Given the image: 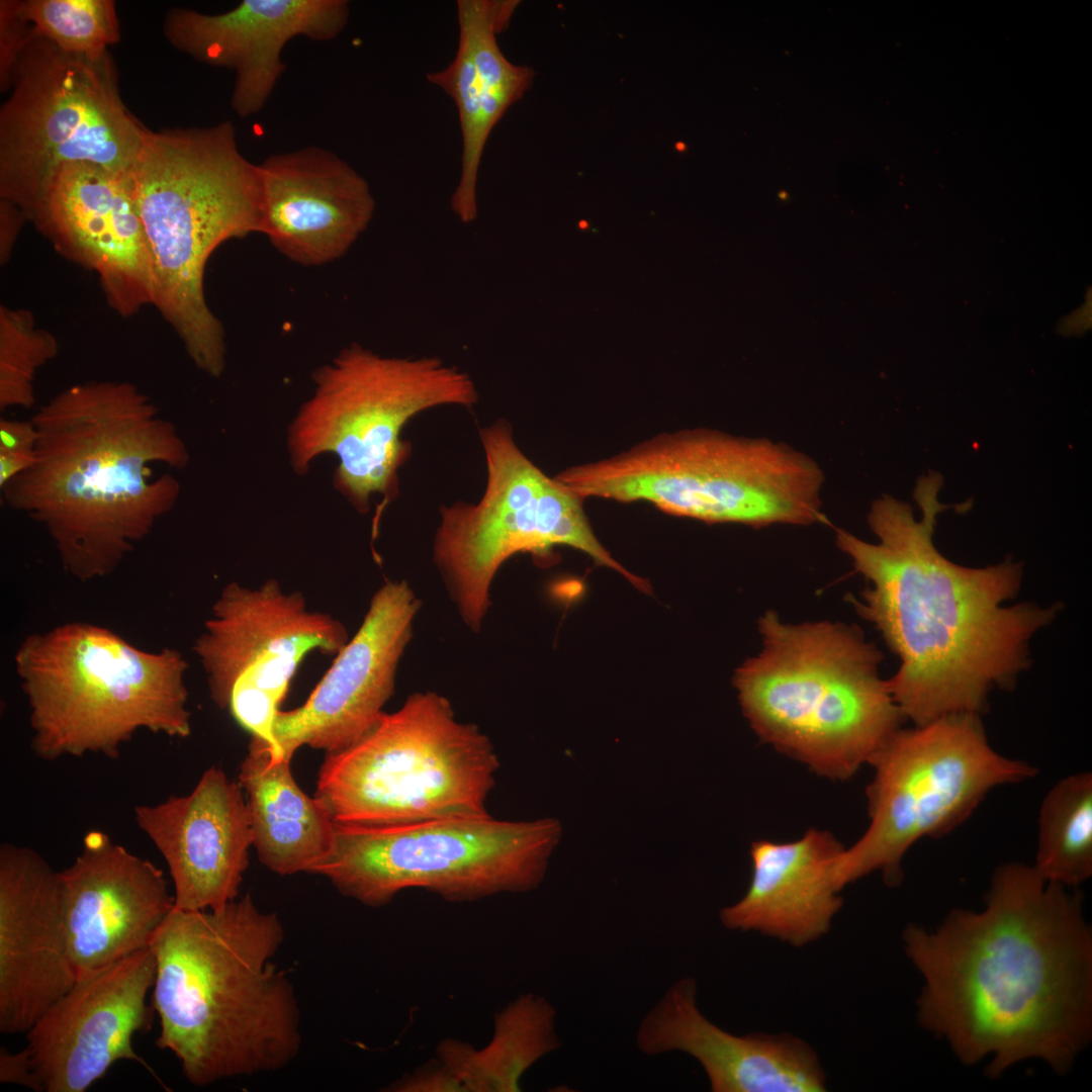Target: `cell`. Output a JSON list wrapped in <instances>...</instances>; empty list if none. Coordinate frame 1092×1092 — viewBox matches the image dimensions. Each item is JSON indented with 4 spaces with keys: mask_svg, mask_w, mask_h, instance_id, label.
<instances>
[{
    "mask_svg": "<svg viewBox=\"0 0 1092 1092\" xmlns=\"http://www.w3.org/2000/svg\"><path fill=\"white\" fill-rule=\"evenodd\" d=\"M1011 862L993 874L980 912L954 909L935 930L909 925L922 975L918 1019L965 1065L991 1057L998 1077L1036 1059L1064 1074L1092 1033V935L1082 899Z\"/></svg>",
    "mask_w": 1092,
    "mask_h": 1092,
    "instance_id": "1",
    "label": "cell"
},
{
    "mask_svg": "<svg viewBox=\"0 0 1092 1092\" xmlns=\"http://www.w3.org/2000/svg\"><path fill=\"white\" fill-rule=\"evenodd\" d=\"M942 483L934 471L917 480L920 520L907 503L889 494L876 499L868 522L877 544L836 529L837 546L870 582L851 602L899 656L887 685L915 726L981 712L992 688L1013 685L1028 663L1029 639L1056 613L1030 603L1004 606L1019 589V564L969 568L938 552L934 527L948 508L938 502Z\"/></svg>",
    "mask_w": 1092,
    "mask_h": 1092,
    "instance_id": "2",
    "label": "cell"
},
{
    "mask_svg": "<svg viewBox=\"0 0 1092 1092\" xmlns=\"http://www.w3.org/2000/svg\"><path fill=\"white\" fill-rule=\"evenodd\" d=\"M34 463L1 488L4 502L41 525L64 569L81 581L111 574L175 506L186 444L136 385H72L32 417Z\"/></svg>",
    "mask_w": 1092,
    "mask_h": 1092,
    "instance_id": "3",
    "label": "cell"
},
{
    "mask_svg": "<svg viewBox=\"0 0 1092 1092\" xmlns=\"http://www.w3.org/2000/svg\"><path fill=\"white\" fill-rule=\"evenodd\" d=\"M284 939L274 913L249 895L217 910L173 908L151 947L156 1044L206 1086L278 1070L300 1049L297 1000L273 963Z\"/></svg>",
    "mask_w": 1092,
    "mask_h": 1092,
    "instance_id": "4",
    "label": "cell"
},
{
    "mask_svg": "<svg viewBox=\"0 0 1092 1092\" xmlns=\"http://www.w3.org/2000/svg\"><path fill=\"white\" fill-rule=\"evenodd\" d=\"M127 181L148 240L154 303L200 370L218 377L225 335L204 294V272L224 242L261 233L258 165L232 121L148 129Z\"/></svg>",
    "mask_w": 1092,
    "mask_h": 1092,
    "instance_id": "5",
    "label": "cell"
},
{
    "mask_svg": "<svg viewBox=\"0 0 1092 1092\" xmlns=\"http://www.w3.org/2000/svg\"><path fill=\"white\" fill-rule=\"evenodd\" d=\"M760 653L735 673L743 714L759 738L816 774L850 779L904 718L882 654L860 630L841 623L759 620Z\"/></svg>",
    "mask_w": 1092,
    "mask_h": 1092,
    "instance_id": "6",
    "label": "cell"
},
{
    "mask_svg": "<svg viewBox=\"0 0 1092 1092\" xmlns=\"http://www.w3.org/2000/svg\"><path fill=\"white\" fill-rule=\"evenodd\" d=\"M14 662L42 759L116 758L139 730L191 732L187 662L175 649L145 651L110 629L70 622L27 636Z\"/></svg>",
    "mask_w": 1092,
    "mask_h": 1092,
    "instance_id": "7",
    "label": "cell"
},
{
    "mask_svg": "<svg viewBox=\"0 0 1092 1092\" xmlns=\"http://www.w3.org/2000/svg\"><path fill=\"white\" fill-rule=\"evenodd\" d=\"M555 478L582 499L645 502L706 523H826L824 475L809 456L765 438L712 429L663 433Z\"/></svg>",
    "mask_w": 1092,
    "mask_h": 1092,
    "instance_id": "8",
    "label": "cell"
},
{
    "mask_svg": "<svg viewBox=\"0 0 1092 1092\" xmlns=\"http://www.w3.org/2000/svg\"><path fill=\"white\" fill-rule=\"evenodd\" d=\"M498 767L490 740L458 722L447 699L417 693L356 743L327 754L315 797L341 824L485 816Z\"/></svg>",
    "mask_w": 1092,
    "mask_h": 1092,
    "instance_id": "9",
    "label": "cell"
},
{
    "mask_svg": "<svg viewBox=\"0 0 1092 1092\" xmlns=\"http://www.w3.org/2000/svg\"><path fill=\"white\" fill-rule=\"evenodd\" d=\"M312 380V395L288 428L290 463L304 474L317 456L335 454L334 484L358 511L383 494L375 526L397 493V471L411 451L400 439L404 425L427 408L478 399L468 374L438 358L382 357L358 344L316 369Z\"/></svg>",
    "mask_w": 1092,
    "mask_h": 1092,
    "instance_id": "10",
    "label": "cell"
},
{
    "mask_svg": "<svg viewBox=\"0 0 1092 1092\" xmlns=\"http://www.w3.org/2000/svg\"><path fill=\"white\" fill-rule=\"evenodd\" d=\"M555 818L489 814L392 825L336 822L334 847L313 872L368 906L424 889L451 902L537 888L561 837Z\"/></svg>",
    "mask_w": 1092,
    "mask_h": 1092,
    "instance_id": "11",
    "label": "cell"
},
{
    "mask_svg": "<svg viewBox=\"0 0 1092 1092\" xmlns=\"http://www.w3.org/2000/svg\"><path fill=\"white\" fill-rule=\"evenodd\" d=\"M0 109V199L30 220L55 171L84 162L127 173L148 128L126 108L109 55L62 52L33 30Z\"/></svg>",
    "mask_w": 1092,
    "mask_h": 1092,
    "instance_id": "12",
    "label": "cell"
},
{
    "mask_svg": "<svg viewBox=\"0 0 1092 1092\" xmlns=\"http://www.w3.org/2000/svg\"><path fill=\"white\" fill-rule=\"evenodd\" d=\"M869 763L875 768L867 788L871 822L837 860L835 877L841 890L875 871L882 873L887 885H898L902 858L917 840L946 834L991 789L1037 772L1024 761L996 752L973 713L899 728Z\"/></svg>",
    "mask_w": 1092,
    "mask_h": 1092,
    "instance_id": "13",
    "label": "cell"
},
{
    "mask_svg": "<svg viewBox=\"0 0 1092 1092\" xmlns=\"http://www.w3.org/2000/svg\"><path fill=\"white\" fill-rule=\"evenodd\" d=\"M487 482L476 505L441 509L435 559L464 621L477 630L489 606L488 590L511 556H544L569 546L598 565L618 571L644 592L649 583L627 570L596 537L576 493L550 478L519 449L503 421L480 430Z\"/></svg>",
    "mask_w": 1092,
    "mask_h": 1092,
    "instance_id": "14",
    "label": "cell"
},
{
    "mask_svg": "<svg viewBox=\"0 0 1092 1092\" xmlns=\"http://www.w3.org/2000/svg\"><path fill=\"white\" fill-rule=\"evenodd\" d=\"M348 640L340 621L310 611L301 593H285L270 579L257 588L230 582L193 650L211 700L273 747L279 706L302 659L314 650L337 655Z\"/></svg>",
    "mask_w": 1092,
    "mask_h": 1092,
    "instance_id": "15",
    "label": "cell"
},
{
    "mask_svg": "<svg viewBox=\"0 0 1092 1092\" xmlns=\"http://www.w3.org/2000/svg\"><path fill=\"white\" fill-rule=\"evenodd\" d=\"M152 947L77 979L26 1032L42 1092H85L118 1061H136L132 1038L152 1024ZM148 1067V1066H147ZM149 1068V1067H148Z\"/></svg>",
    "mask_w": 1092,
    "mask_h": 1092,
    "instance_id": "16",
    "label": "cell"
},
{
    "mask_svg": "<svg viewBox=\"0 0 1092 1092\" xmlns=\"http://www.w3.org/2000/svg\"><path fill=\"white\" fill-rule=\"evenodd\" d=\"M420 602L404 581H387L373 596L352 639L299 707L279 711L273 726L276 757L301 746L342 751L361 739L394 690L398 660L412 638Z\"/></svg>",
    "mask_w": 1092,
    "mask_h": 1092,
    "instance_id": "17",
    "label": "cell"
},
{
    "mask_svg": "<svg viewBox=\"0 0 1092 1092\" xmlns=\"http://www.w3.org/2000/svg\"><path fill=\"white\" fill-rule=\"evenodd\" d=\"M29 221L60 254L96 272L108 305L121 316L154 303L151 254L126 173L63 164Z\"/></svg>",
    "mask_w": 1092,
    "mask_h": 1092,
    "instance_id": "18",
    "label": "cell"
},
{
    "mask_svg": "<svg viewBox=\"0 0 1092 1092\" xmlns=\"http://www.w3.org/2000/svg\"><path fill=\"white\" fill-rule=\"evenodd\" d=\"M77 981L60 872L35 850L0 847V1032L26 1033Z\"/></svg>",
    "mask_w": 1092,
    "mask_h": 1092,
    "instance_id": "19",
    "label": "cell"
},
{
    "mask_svg": "<svg viewBox=\"0 0 1092 1092\" xmlns=\"http://www.w3.org/2000/svg\"><path fill=\"white\" fill-rule=\"evenodd\" d=\"M60 879L77 979L151 947L174 908L163 871L102 831L84 836Z\"/></svg>",
    "mask_w": 1092,
    "mask_h": 1092,
    "instance_id": "20",
    "label": "cell"
},
{
    "mask_svg": "<svg viewBox=\"0 0 1092 1092\" xmlns=\"http://www.w3.org/2000/svg\"><path fill=\"white\" fill-rule=\"evenodd\" d=\"M349 14L345 0H244L218 14L172 8L163 29L178 51L235 72L231 105L248 117L264 107L285 71L281 55L288 41L331 40Z\"/></svg>",
    "mask_w": 1092,
    "mask_h": 1092,
    "instance_id": "21",
    "label": "cell"
},
{
    "mask_svg": "<svg viewBox=\"0 0 1092 1092\" xmlns=\"http://www.w3.org/2000/svg\"><path fill=\"white\" fill-rule=\"evenodd\" d=\"M139 828L164 857L174 908L217 910L237 899L253 845L243 789L218 767L206 769L186 796L134 807Z\"/></svg>",
    "mask_w": 1092,
    "mask_h": 1092,
    "instance_id": "22",
    "label": "cell"
},
{
    "mask_svg": "<svg viewBox=\"0 0 1092 1092\" xmlns=\"http://www.w3.org/2000/svg\"><path fill=\"white\" fill-rule=\"evenodd\" d=\"M257 165L261 234L294 263L315 267L338 260L373 217L366 179L327 149L275 154Z\"/></svg>",
    "mask_w": 1092,
    "mask_h": 1092,
    "instance_id": "23",
    "label": "cell"
},
{
    "mask_svg": "<svg viewBox=\"0 0 1092 1092\" xmlns=\"http://www.w3.org/2000/svg\"><path fill=\"white\" fill-rule=\"evenodd\" d=\"M637 1045L647 1055L680 1051L704 1068L714 1092H820L825 1074L814 1051L790 1034L734 1035L697 1005V983L675 982L644 1017Z\"/></svg>",
    "mask_w": 1092,
    "mask_h": 1092,
    "instance_id": "24",
    "label": "cell"
},
{
    "mask_svg": "<svg viewBox=\"0 0 1092 1092\" xmlns=\"http://www.w3.org/2000/svg\"><path fill=\"white\" fill-rule=\"evenodd\" d=\"M843 850L834 835L814 828L792 842H752L749 887L720 911L723 925L794 946L817 940L842 905L835 868Z\"/></svg>",
    "mask_w": 1092,
    "mask_h": 1092,
    "instance_id": "25",
    "label": "cell"
},
{
    "mask_svg": "<svg viewBox=\"0 0 1092 1092\" xmlns=\"http://www.w3.org/2000/svg\"><path fill=\"white\" fill-rule=\"evenodd\" d=\"M290 760L274 756L253 737L239 774L248 795L253 846L260 861L281 876L313 873L335 841L336 822L320 799L297 785Z\"/></svg>",
    "mask_w": 1092,
    "mask_h": 1092,
    "instance_id": "26",
    "label": "cell"
},
{
    "mask_svg": "<svg viewBox=\"0 0 1092 1092\" xmlns=\"http://www.w3.org/2000/svg\"><path fill=\"white\" fill-rule=\"evenodd\" d=\"M558 1046L553 1007L540 996L525 994L497 1014L484 1049L445 1040L438 1065L449 1091L516 1092L522 1075Z\"/></svg>",
    "mask_w": 1092,
    "mask_h": 1092,
    "instance_id": "27",
    "label": "cell"
},
{
    "mask_svg": "<svg viewBox=\"0 0 1092 1092\" xmlns=\"http://www.w3.org/2000/svg\"><path fill=\"white\" fill-rule=\"evenodd\" d=\"M1046 881L1078 886L1092 875V775L1061 780L1039 812L1034 866Z\"/></svg>",
    "mask_w": 1092,
    "mask_h": 1092,
    "instance_id": "28",
    "label": "cell"
},
{
    "mask_svg": "<svg viewBox=\"0 0 1092 1092\" xmlns=\"http://www.w3.org/2000/svg\"><path fill=\"white\" fill-rule=\"evenodd\" d=\"M519 1L459 0V40L471 57L485 107L493 128L506 111L531 87L535 72L516 66L502 53L496 35L509 27Z\"/></svg>",
    "mask_w": 1092,
    "mask_h": 1092,
    "instance_id": "29",
    "label": "cell"
},
{
    "mask_svg": "<svg viewBox=\"0 0 1092 1092\" xmlns=\"http://www.w3.org/2000/svg\"><path fill=\"white\" fill-rule=\"evenodd\" d=\"M427 79L455 102L462 134L461 173L451 197V208L462 222L473 221L477 209V179L480 161L492 130L485 114L483 97L466 46L459 40L454 60Z\"/></svg>",
    "mask_w": 1092,
    "mask_h": 1092,
    "instance_id": "30",
    "label": "cell"
},
{
    "mask_svg": "<svg viewBox=\"0 0 1092 1092\" xmlns=\"http://www.w3.org/2000/svg\"><path fill=\"white\" fill-rule=\"evenodd\" d=\"M18 4L32 30L66 54L98 60L119 40L112 0H18Z\"/></svg>",
    "mask_w": 1092,
    "mask_h": 1092,
    "instance_id": "31",
    "label": "cell"
},
{
    "mask_svg": "<svg viewBox=\"0 0 1092 1092\" xmlns=\"http://www.w3.org/2000/svg\"><path fill=\"white\" fill-rule=\"evenodd\" d=\"M56 337L27 309L0 306V410L30 408L38 370L58 354Z\"/></svg>",
    "mask_w": 1092,
    "mask_h": 1092,
    "instance_id": "32",
    "label": "cell"
},
{
    "mask_svg": "<svg viewBox=\"0 0 1092 1092\" xmlns=\"http://www.w3.org/2000/svg\"><path fill=\"white\" fill-rule=\"evenodd\" d=\"M32 33V28L19 10L18 0L0 2V87L9 90L10 78L17 59Z\"/></svg>",
    "mask_w": 1092,
    "mask_h": 1092,
    "instance_id": "33",
    "label": "cell"
},
{
    "mask_svg": "<svg viewBox=\"0 0 1092 1092\" xmlns=\"http://www.w3.org/2000/svg\"><path fill=\"white\" fill-rule=\"evenodd\" d=\"M0 1082L18 1084L42 1092L26 1048L13 1054L1 1049Z\"/></svg>",
    "mask_w": 1092,
    "mask_h": 1092,
    "instance_id": "34",
    "label": "cell"
},
{
    "mask_svg": "<svg viewBox=\"0 0 1092 1092\" xmlns=\"http://www.w3.org/2000/svg\"><path fill=\"white\" fill-rule=\"evenodd\" d=\"M37 430L32 422L1 419L0 451L34 454Z\"/></svg>",
    "mask_w": 1092,
    "mask_h": 1092,
    "instance_id": "35",
    "label": "cell"
},
{
    "mask_svg": "<svg viewBox=\"0 0 1092 1092\" xmlns=\"http://www.w3.org/2000/svg\"><path fill=\"white\" fill-rule=\"evenodd\" d=\"M27 220L21 210L12 203L0 199V258L4 264L11 256L17 236Z\"/></svg>",
    "mask_w": 1092,
    "mask_h": 1092,
    "instance_id": "36",
    "label": "cell"
},
{
    "mask_svg": "<svg viewBox=\"0 0 1092 1092\" xmlns=\"http://www.w3.org/2000/svg\"><path fill=\"white\" fill-rule=\"evenodd\" d=\"M34 454L0 451V488L34 463Z\"/></svg>",
    "mask_w": 1092,
    "mask_h": 1092,
    "instance_id": "37",
    "label": "cell"
}]
</instances>
